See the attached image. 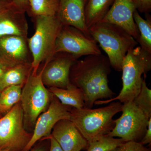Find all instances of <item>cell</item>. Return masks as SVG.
Returning a JSON list of instances; mask_svg holds the SVG:
<instances>
[{
	"label": "cell",
	"mask_w": 151,
	"mask_h": 151,
	"mask_svg": "<svg viewBox=\"0 0 151 151\" xmlns=\"http://www.w3.org/2000/svg\"><path fill=\"white\" fill-rule=\"evenodd\" d=\"M51 135L63 151H80L88 145L87 141L70 120L59 121L53 127Z\"/></svg>",
	"instance_id": "5bb4252c"
},
{
	"label": "cell",
	"mask_w": 151,
	"mask_h": 151,
	"mask_svg": "<svg viewBox=\"0 0 151 151\" xmlns=\"http://www.w3.org/2000/svg\"><path fill=\"white\" fill-rule=\"evenodd\" d=\"M33 18L35 32L28 38L27 41L32 56V70H37L41 63L48 62L55 54V42L63 25L56 16Z\"/></svg>",
	"instance_id": "5b68a950"
},
{
	"label": "cell",
	"mask_w": 151,
	"mask_h": 151,
	"mask_svg": "<svg viewBox=\"0 0 151 151\" xmlns=\"http://www.w3.org/2000/svg\"><path fill=\"white\" fill-rule=\"evenodd\" d=\"M92 36L70 26H63L57 37L54 54L65 52L79 58L83 55L102 54L100 47Z\"/></svg>",
	"instance_id": "9c48e42d"
},
{
	"label": "cell",
	"mask_w": 151,
	"mask_h": 151,
	"mask_svg": "<svg viewBox=\"0 0 151 151\" xmlns=\"http://www.w3.org/2000/svg\"><path fill=\"white\" fill-rule=\"evenodd\" d=\"M12 5V0H5L3 2H0V15L9 8Z\"/></svg>",
	"instance_id": "f546056e"
},
{
	"label": "cell",
	"mask_w": 151,
	"mask_h": 151,
	"mask_svg": "<svg viewBox=\"0 0 151 151\" xmlns=\"http://www.w3.org/2000/svg\"><path fill=\"white\" fill-rule=\"evenodd\" d=\"M132 102L149 118L151 117V89L143 79L140 92Z\"/></svg>",
	"instance_id": "cb8c5ba5"
},
{
	"label": "cell",
	"mask_w": 151,
	"mask_h": 151,
	"mask_svg": "<svg viewBox=\"0 0 151 151\" xmlns=\"http://www.w3.org/2000/svg\"><path fill=\"white\" fill-rule=\"evenodd\" d=\"M112 151H150L140 142L129 141L126 142L122 145Z\"/></svg>",
	"instance_id": "d4e9b609"
},
{
	"label": "cell",
	"mask_w": 151,
	"mask_h": 151,
	"mask_svg": "<svg viewBox=\"0 0 151 151\" xmlns=\"http://www.w3.org/2000/svg\"><path fill=\"white\" fill-rule=\"evenodd\" d=\"M27 12L33 17L39 16H56L60 0H28Z\"/></svg>",
	"instance_id": "44dd1931"
},
{
	"label": "cell",
	"mask_w": 151,
	"mask_h": 151,
	"mask_svg": "<svg viewBox=\"0 0 151 151\" xmlns=\"http://www.w3.org/2000/svg\"><path fill=\"white\" fill-rule=\"evenodd\" d=\"M0 93H1V92H0Z\"/></svg>",
	"instance_id": "e575fe53"
},
{
	"label": "cell",
	"mask_w": 151,
	"mask_h": 151,
	"mask_svg": "<svg viewBox=\"0 0 151 151\" xmlns=\"http://www.w3.org/2000/svg\"><path fill=\"white\" fill-rule=\"evenodd\" d=\"M136 10L133 0H115L100 22L119 26L137 40L139 33L134 19V13Z\"/></svg>",
	"instance_id": "4fadbf2b"
},
{
	"label": "cell",
	"mask_w": 151,
	"mask_h": 151,
	"mask_svg": "<svg viewBox=\"0 0 151 151\" xmlns=\"http://www.w3.org/2000/svg\"><path fill=\"white\" fill-rule=\"evenodd\" d=\"M143 145L150 144L151 143V117L150 118L149 120L148 124L147 129L146 131L145 134L143 136L140 142Z\"/></svg>",
	"instance_id": "83f0119b"
},
{
	"label": "cell",
	"mask_w": 151,
	"mask_h": 151,
	"mask_svg": "<svg viewBox=\"0 0 151 151\" xmlns=\"http://www.w3.org/2000/svg\"><path fill=\"white\" fill-rule=\"evenodd\" d=\"M111 66L108 57L102 54L87 55L71 66L69 81L82 90L85 108H92L95 101L111 99L116 95L108 85Z\"/></svg>",
	"instance_id": "6da1fadb"
},
{
	"label": "cell",
	"mask_w": 151,
	"mask_h": 151,
	"mask_svg": "<svg viewBox=\"0 0 151 151\" xmlns=\"http://www.w3.org/2000/svg\"><path fill=\"white\" fill-rule=\"evenodd\" d=\"M146 16L144 19L137 10L134 12V21L139 33L136 41L143 49L151 53V17L149 14Z\"/></svg>",
	"instance_id": "ffe728a7"
},
{
	"label": "cell",
	"mask_w": 151,
	"mask_h": 151,
	"mask_svg": "<svg viewBox=\"0 0 151 151\" xmlns=\"http://www.w3.org/2000/svg\"><path fill=\"white\" fill-rule=\"evenodd\" d=\"M27 39L17 36L0 38V65L4 70L20 64H32Z\"/></svg>",
	"instance_id": "7c38bea8"
},
{
	"label": "cell",
	"mask_w": 151,
	"mask_h": 151,
	"mask_svg": "<svg viewBox=\"0 0 151 151\" xmlns=\"http://www.w3.org/2000/svg\"><path fill=\"white\" fill-rule=\"evenodd\" d=\"M25 12L13 5L0 15V38L7 36L27 37L28 24Z\"/></svg>",
	"instance_id": "2e32d148"
},
{
	"label": "cell",
	"mask_w": 151,
	"mask_h": 151,
	"mask_svg": "<svg viewBox=\"0 0 151 151\" xmlns=\"http://www.w3.org/2000/svg\"><path fill=\"white\" fill-rule=\"evenodd\" d=\"M22 86H9L0 93V108L4 113L8 112L20 101Z\"/></svg>",
	"instance_id": "7402d4cb"
},
{
	"label": "cell",
	"mask_w": 151,
	"mask_h": 151,
	"mask_svg": "<svg viewBox=\"0 0 151 151\" xmlns=\"http://www.w3.org/2000/svg\"><path fill=\"white\" fill-rule=\"evenodd\" d=\"M87 0H60L56 16L63 26H70L91 36L85 21Z\"/></svg>",
	"instance_id": "9a60e30c"
},
{
	"label": "cell",
	"mask_w": 151,
	"mask_h": 151,
	"mask_svg": "<svg viewBox=\"0 0 151 151\" xmlns=\"http://www.w3.org/2000/svg\"><path fill=\"white\" fill-rule=\"evenodd\" d=\"M125 142L123 139L107 134L88 143L86 148L87 151H112Z\"/></svg>",
	"instance_id": "603a6c76"
},
{
	"label": "cell",
	"mask_w": 151,
	"mask_h": 151,
	"mask_svg": "<svg viewBox=\"0 0 151 151\" xmlns=\"http://www.w3.org/2000/svg\"><path fill=\"white\" fill-rule=\"evenodd\" d=\"M71 109V107L63 105L53 96L47 110L37 118L31 138L23 151L29 150L41 138L48 137L51 134L53 127L60 120H70Z\"/></svg>",
	"instance_id": "8fae6325"
},
{
	"label": "cell",
	"mask_w": 151,
	"mask_h": 151,
	"mask_svg": "<svg viewBox=\"0 0 151 151\" xmlns=\"http://www.w3.org/2000/svg\"><path fill=\"white\" fill-rule=\"evenodd\" d=\"M115 0H87L85 7V21L89 28L104 18Z\"/></svg>",
	"instance_id": "d6986e66"
},
{
	"label": "cell",
	"mask_w": 151,
	"mask_h": 151,
	"mask_svg": "<svg viewBox=\"0 0 151 151\" xmlns=\"http://www.w3.org/2000/svg\"><path fill=\"white\" fill-rule=\"evenodd\" d=\"M4 70L1 67V65H0V78H1V76L2 75L3 73H4Z\"/></svg>",
	"instance_id": "1f68e13d"
},
{
	"label": "cell",
	"mask_w": 151,
	"mask_h": 151,
	"mask_svg": "<svg viewBox=\"0 0 151 151\" xmlns=\"http://www.w3.org/2000/svg\"><path fill=\"white\" fill-rule=\"evenodd\" d=\"M32 70L31 63H26L4 70L0 78V92L9 86H23Z\"/></svg>",
	"instance_id": "e0dca14e"
},
{
	"label": "cell",
	"mask_w": 151,
	"mask_h": 151,
	"mask_svg": "<svg viewBox=\"0 0 151 151\" xmlns=\"http://www.w3.org/2000/svg\"><path fill=\"white\" fill-rule=\"evenodd\" d=\"M0 151H10L9 149H3V150H0Z\"/></svg>",
	"instance_id": "d6a6232c"
},
{
	"label": "cell",
	"mask_w": 151,
	"mask_h": 151,
	"mask_svg": "<svg viewBox=\"0 0 151 151\" xmlns=\"http://www.w3.org/2000/svg\"><path fill=\"white\" fill-rule=\"evenodd\" d=\"M151 70V53L140 46L130 49L122 64V88L119 95L106 100H98L94 105L107 104L116 100L122 103L133 101L140 92L144 74Z\"/></svg>",
	"instance_id": "7a4b0ae2"
},
{
	"label": "cell",
	"mask_w": 151,
	"mask_h": 151,
	"mask_svg": "<svg viewBox=\"0 0 151 151\" xmlns=\"http://www.w3.org/2000/svg\"><path fill=\"white\" fill-rule=\"evenodd\" d=\"M89 31L107 54L111 66L117 71H122L124 57L138 45L136 40L122 27L108 23L98 22L89 28Z\"/></svg>",
	"instance_id": "277c9868"
},
{
	"label": "cell",
	"mask_w": 151,
	"mask_h": 151,
	"mask_svg": "<svg viewBox=\"0 0 151 151\" xmlns=\"http://www.w3.org/2000/svg\"><path fill=\"white\" fill-rule=\"evenodd\" d=\"M50 140V151H63L59 144L55 141L52 136L50 135L48 137Z\"/></svg>",
	"instance_id": "f1b7e54d"
},
{
	"label": "cell",
	"mask_w": 151,
	"mask_h": 151,
	"mask_svg": "<svg viewBox=\"0 0 151 151\" xmlns=\"http://www.w3.org/2000/svg\"><path fill=\"white\" fill-rule=\"evenodd\" d=\"M3 113H4V112H3L2 111L1 109L0 108V118L1 117V114Z\"/></svg>",
	"instance_id": "836d02e7"
},
{
	"label": "cell",
	"mask_w": 151,
	"mask_h": 151,
	"mask_svg": "<svg viewBox=\"0 0 151 151\" xmlns=\"http://www.w3.org/2000/svg\"><path fill=\"white\" fill-rule=\"evenodd\" d=\"M30 151H45V150L44 147L40 146V147H37L33 149Z\"/></svg>",
	"instance_id": "4dcf8cb0"
},
{
	"label": "cell",
	"mask_w": 151,
	"mask_h": 151,
	"mask_svg": "<svg viewBox=\"0 0 151 151\" xmlns=\"http://www.w3.org/2000/svg\"><path fill=\"white\" fill-rule=\"evenodd\" d=\"M41 75L42 69L39 72L32 70L22 89L20 102L25 129L35 127L37 118L47 110L53 97L43 84Z\"/></svg>",
	"instance_id": "8992f818"
},
{
	"label": "cell",
	"mask_w": 151,
	"mask_h": 151,
	"mask_svg": "<svg viewBox=\"0 0 151 151\" xmlns=\"http://www.w3.org/2000/svg\"><path fill=\"white\" fill-rule=\"evenodd\" d=\"M78 59L65 52L55 53L48 62L44 63L42 68V80L45 86L66 89L70 83V68Z\"/></svg>",
	"instance_id": "30bf717a"
},
{
	"label": "cell",
	"mask_w": 151,
	"mask_h": 151,
	"mask_svg": "<svg viewBox=\"0 0 151 151\" xmlns=\"http://www.w3.org/2000/svg\"><path fill=\"white\" fill-rule=\"evenodd\" d=\"M122 105L120 102H112L108 106L96 109L72 108L70 120L89 143L113 130L115 125L113 117L122 112Z\"/></svg>",
	"instance_id": "3957f363"
},
{
	"label": "cell",
	"mask_w": 151,
	"mask_h": 151,
	"mask_svg": "<svg viewBox=\"0 0 151 151\" xmlns=\"http://www.w3.org/2000/svg\"><path fill=\"white\" fill-rule=\"evenodd\" d=\"M48 90L63 105L77 109L85 108L82 90L73 84H70L66 89L51 87Z\"/></svg>",
	"instance_id": "ac0fdd59"
},
{
	"label": "cell",
	"mask_w": 151,
	"mask_h": 151,
	"mask_svg": "<svg viewBox=\"0 0 151 151\" xmlns=\"http://www.w3.org/2000/svg\"><path fill=\"white\" fill-rule=\"evenodd\" d=\"M122 116L114 120L115 127L108 135L125 142H138L145 134L149 118L132 101L123 103Z\"/></svg>",
	"instance_id": "ba28073f"
},
{
	"label": "cell",
	"mask_w": 151,
	"mask_h": 151,
	"mask_svg": "<svg viewBox=\"0 0 151 151\" xmlns=\"http://www.w3.org/2000/svg\"><path fill=\"white\" fill-rule=\"evenodd\" d=\"M138 12L148 14L151 11V0H133Z\"/></svg>",
	"instance_id": "484cf974"
},
{
	"label": "cell",
	"mask_w": 151,
	"mask_h": 151,
	"mask_svg": "<svg viewBox=\"0 0 151 151\" xmlns=\"http://www.w3.org/2000/svg\"><path fill=\"white\" fill-rule=\"evenodd\" d=\"M12 2L13 5L18 9L25 13L28 12L29 9L28 0H12Z\"/></svg>",
	"instance_id": "4316f807"
},
{
	"label": "cell",
	"mask_w": 151,
	"mask_h": 151,
	"mask_svg": "<svg viewBox=\"0 0 151 151\" xmlns=\"http://www.w3.org/2000/svg\"><path fill=\"white\" fill-rule=\"evenodd\" d=\"M31 137L24 128L23 113L19 101L0 118V150H23Z\"/></svg>",
	"instance_id": "52a82bcc"
}]
</instances>
